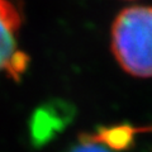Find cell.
I'll return each mask as SVG.
<instances>
[{"instance_id":"6da1fadb","label":"cell","mask_w":152,"mask_h":152,"mask_svg":"<svg viewBox=\"0 0 152 152\" xmlns=\"http://www.w3.org/2000/svg\"><path fill=\"white\" fill-rule=\"evenodd\" d=\"M112 50L119 65L134 76H152V7L126 8L112 26Z\"/></svg>"},{"instance_id":"7a4b0ae2","label":"cell","mask_w":152,"mask_h":152,"mask_svg":"<svg viewBox=\"0 0 152 152\" xmlns=\"http://www.w3.org/2000/svg\"><path fill=\"white\" fill-rule=\"evenodd\" d=\"M22 18L15 0H0V70L15 75L24 70L27 58L18 51Z\"/></svg>"},{"instance_id":"3957f363","label":"cell","mask_w":152,"mask_h":152,"mask_svg":"<svg viewBox=\"0 0 152 152\" xmlns=\"http://www.w3.org/2000/svg\"><path fill=\"white\" fill-rule=\"evenodd\" d=\"M67 152H113L99 137H83Z\"/></svg>"}]
</instances>
